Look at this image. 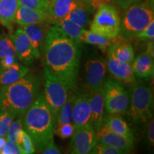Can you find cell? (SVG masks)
<instances>
[{"mask_svg":"<svg viewBox=\"0 0 154 154\" xmlns=\"http://www.w3.org/2000/svg\"><path fill=\"white\" fill-rule=\"evenodd\" d=\"M74 126L72 123L57 125L54 130V134L57 135L62 139L72 137L74 132Z\"/></svg>","mask_w":154,"mask_h":154,"instance_id":"d6a6232c","label":"cell"},{"mask_svg":"<svg viewBox=\"0 0 154 154\" xmlns=\"http://www.w3.org/2000/svg\"><path fill=\"white\" fill-rule=\"evenodd\" d=\"M29 71V67L18 62L14 63L8 68L0 70V86H7L16 82L26 76Z\"/></svg>","mask_w":154,"mask_h":154,"instance_id":"7402d4cb","label":"cell"},{"mask_svg":"<svg viewBox=\"0 0 154 154\" xmlns=\"http://www.w3.org/2000/svg\"><path fill=\"white\" fill-rule=\"evenodd\" d=\"M89 103L91 111L90 123L93 126L94 129L97 131L103 125L105 108L103 88L90 91Z\"/></svg>","mask_w":154,"mask_h":154,"instance_id":"9a60e30c","label":"cell"},{"mask_svg":"<svg viewBox=\"0 0 154 154\" xmlns=\"http://www.w3.org/2000/svg\"><path fill=\"white\" fill-rule=\"evenodd\" d=\"M120 14L113 4H104L96 9L90 31L113 39L120 34Z\"/></svg>","mask_w":154,"mask_h":154,"instance_id":"8992f818","label":"cell"},{"mask_svg":"<svg viewBox=\"0 0 154 154\" xmlns=\"http://www.w3.org/2000/svg\"><path fill=\"white\" fill-rule=\"evenodd\" d=\"M88 11L83 6L78 2L76 7L70 11L66 17V19H69L75 24L79 25L81 27L86 29L91 24Z\"/></svg>","mask_w":154,"mask_h":154,"instance_id":"d4e9b609","label":"cell"},{"mask_svg":"<svg viewBox=\"0 0 154 154\" xmlns=\"http://www.w3.org/2000/svg\"><path fill=\"white\" fill-rule=\"evenodd\" d=\"M45 67L71 89L78 79L81 45L60 28L50 26L43 45Z\"/></svg>","mask_w":154,"mask_h":154,"instance_id":"6da1fadb","label":"cell"},{"mask_svg":"<svg viewBox=\"0 0 154 154\" xmlns=\"http://www.w3.org/2000/svg\"><path fill=\"white\" fill-rule=\"evenodd\" d=\"M49 24V23L46 22L40 24H28L21 26L29 38L32 45L38 51H41L43 49L46 35L50 27Z\"/></svg>","mask_w":154,"mask_h":154,"instance_id":"d6986e66","label":"cell"},{"mask_svg":"<svg viewBox=\"0 0 154 154\" xmlns=\"http://www.w3.org/2000/svg\"><path fill=\"white\" fill-rule=\"evenodd\" d=\"M16 116L9 111H2L0 113V136H6L10 124Z\"/></svg>","mask_w":154,"mask_h":154,"instance_id":"4dcf8cb0","label":"cell"},{"mask_svg":"<svg viewBox=\"0 0 154 154\" xmlns=\"http://www.w3.org/2000/svg\"><path fill=\"white\" fill-rule=\"evenodd\" d=\"M153 94L151 87L143 82H134L131 89L128 114L136 124L147 123L153 118Z\"/></svg>","mask_w":154,"mask_h":154,"instance_id":"277c9868","label":"cell"},{"mask_svg":"<svg viewBox=\"0 0 154 154\" xmlns=\"http://www.w3.org/2000/svg\"><path fill=\"white\" fill-rule=\"evenodd\" d=\"M51 0H19V6L39 11L47 15L48 7Z\"/></svg>","mask_w":154,"mask_h":154,"instance_id":"f1b7e54d","label":"cell"},{"mask_svg":"<svg viewBox=\"0 0 154 154\" xmlns=\"http://www.w3.org/2000/svg\"><path fill=\"white\" fill-rule=\"evenodd\" d=\"M18 57L15 55H8L0 59V70L7 69L17 62Z\"/></svg>","mask_w":154,"mask_h":154,"instance_id":"74e56055","label":"cell"},{"mask_svg":"<svg viewBox=\"0 0 154 154\" xmlns=\"http://www.w3.org/2000/svg\"><path fill=\"white\" fill-rule=\"evenodd\" d=\"M113 131L134 138V136L127 123L117 114H109L103 117V125Z\"/></svg>","mask_w":154,"mask_h":154,"instance_id":"603a6c76","label":"cell"},{"mask_svg":"<svg viewBox=\"0 0 154 154\" xmlns=\"http://www.w3.org/2000/svg\"><path fill=\"white\" fill-rule=\"evenodd\" d=\"M89 153L94 154H122L126 153L124 151H121L113 146L106 145V144L96 142L93 149L90 151Z\"/></svg>","mask_w":154,"mask_h":154,"instance_id":"1f68e13d","label":"cell"},{"mask_svg":"<svg viewBox=\"0 0 154 154\" xmlns=\"http://www.w3.org/2000/svg\"><path fill=\"white\" fill-rule=\"evenodd\" d=\"M138 41H147L154 38V19L143 31L135 36Z\"/></svg>","mask_w":154,"mask_h":154,"instance_id":"d590c367","label":"cell"},{"mask_svg":"<svg viewBox=\"0 0 154 154\" xmlns=\"http://www.w3.org/2000/svg\"><path fill=\"white\" fill-rule=\"evenodd\" d=\"M17 118L16 120L13 121L9 126L6 137L8 140L19 144L21 137H22L23 130H24L22 126L23 118H20V117H17Z\"/></svg>","mask_w":154,"mask_h":154,"instance_id":"83f0119b","label":"cell"},{"mask_svg":"<svg viewBox=\"0 0 154 154\" xmlns=\"http://www.w3.org/2000/svg\"><path fill=\"white\" fill-rule=\"evenodd\" d=\"M149 124L147 126V140L150 146L153 147L154 145V121L151 118L148 121Z\"/></svg>","mask_w":154,"mask_h":154,"instance_id":"f35d334b","label":"cell"},{"mask_svg":"<svg viewBox=\"0 0 154 154\" xmlns=\"http://www.w3.org/2000/svg\"><path fill=\"white\" fill-rule=\"evenodd\" d=\"M104 108L109 114H123L127 112L130 103V96L120 82L109 79L103 85Z\"/></svg>","mask_w":154,"mask_h":154,"instance_id":"ba28073f","label":"cell"},{"mask_svg":"<svg viewBox=\"0 0 154 154\" xmlns=\"http://www.w3.org/2000/svg\"><path fill=\"white\" fill-rule=\"evenodd\" d=\"M125 10L121 19L120 35L126 39L134 38L154 19L153 9L143 0L133 3Z\"/></svg>","mask_w":154,"mask_h":154,"instance_id":"5b68a950","label":"cell"},{"mask_svg":"<svg viewBox=\"0 0 154 154\" xmlns=\"http://www.w3.org/2000/svg\"><path fill=\"white\" fill-rule=\"evenodd\" d=\"M146 3L151 7V9H153V5H154V0H145Z\"/></svg>","mask_w":154,"mask_h":154,"instance_id":"7bdbcfd3","label":"cell"},{"mask_svg":"<svg viewBox=\"0 0 154 154\" xmlns=\"http://www.w3.org/2000/svg\"><path fill=\"white\" fill-rule=\"evenodd\" d=\"M19 145L20 146L21 149H22L23 153L24 154L34 153L36 151L32 138L29 136L27 133L25 132L24 130H23L22 137H21Z\"/></svg>","mask_w":154,"mask_h":154,"instance_id":"e575fe53","label":"cell"},{"mask_svg":"<svg viewBox=\"0 0 154 154\" xmlns=\"http://www.w3.org/2000/svg\"><path fill=\"white\" fill-rule=\"evenodd\" d=\"M75 96L76 95L69 90L66 101L59 111L56 126L57 125L72 123V108Z\"/></svg>","mask_w":154,"mask_h":154,"instance_id":"4316f807","label":"cell"},{"mask_svg":"<svg viewBox=\"0 0 154 154\" xmlns=\"http://www.w3.org/2000/svg\"><path fill=\"white\" fill-rule=\"evenodd\" d=\"M111 1H112L113 4H116L122 9H126L127 7H129L133 3L142 1V0H111Z\"/></svg>","mask_w":154,"mask_h":154,"instance_id":"60d3db41","label":"cell"},{"mask_svg":"<svg viewBox=\"0 0 154 154\" xmlns=\"http://www.w3.org/2000/svg\"><path fill=\"white\" fill-rule=\"evenodd\" d=\"M7 137L6 136H0V153L2 151L3 147L5 146L6 142H7Z\"/></svg>","mask_w":154,"mask_h":154,"instance_id":"b9f144b4","label":"cell"},{"mask_svg":"<svg viewBox=\"0 0 154 154\" xmlns=\"http://www.w3.org/2000/svg\"><path fill=\"white\" fill-rule=\"evenodd\" d=\"M108 53L123 62L132 63L134 59V51L131 44L120 34L111 39L110 46L108 48Z\"/></svg>","mask_w":154,"mask_h":154,"instance_id":"2e32d148","label":"cell"},{"mask_svg":"<svg viewBox=\"0 0 154 154\" xmlns=\"http://www.w3.org/2000/svg\"><path fill=\"white\" fill-rule=\"evenodd\" d=\"M54 25L60 28L69 38H72L73 41H74L77 44L81 45L82 37L86 30V29L81 27L79 25L76 24L66 18L58 21V22L54 23Z\"/></svg>","mask_w":154,"mask_h":154,"instance_id":"cb8c5ba5","label":"cell"},{"mask_svg":"<svg viewBox=\"0 0 154 154\" xmlns=\"http://www.w3.org/2000/svg\"><path fill=\"white\" fill-rule=\"evenodd\" d=\"M106 67L113 79L119 82L125 84H133L136 82L131 63L119 61L109 53H108Z\"/></svg>","mask_w":154,"mask_h":154,"instance_id":"5bb4252c","label":"cell"},{"mask_svg":"<svg viewBox=\"0 0 154 154\" xmlns=\"http://www.w3.org/2000/svg\"><path fill=\"white\" fill-rule=\"evenodd\" d=\"M82 42L95 45L99 47V49L103 52H106L110 46L111 39L100 35L99 34L94 33L90 30H86L82 37Z\"/></svg>","mask_w":154,"mask_h":154,"instance_id":"484cf974","label":"cell"},{"mask_svg":"<svg viewBox=\"0 0 154 154\" xmlns=\"http://www.w3.org/2000/svg\"><path fill=\"white\" fill-rule=\"evenodd\" d=\"M23 129L33 141L34 148L41 153L45 146L54 141V121L44 91L37 98L22 119Z\"/></svg>","mask_w":154,"mask_h":154,"instance_id":"7a4b0ae2","label":"cell"},{"mask_svg":"<svg viewBox=\"0 0 154 154\" xmlns=\"http://www.w3.org/2000/svg\"><path fill=\"white\" fill-rule=\"evenodd\" d=\"M44 96L51 111L56 128L59 111L66 102L70 89L46 67H44Z\"/></svg>","mask_w":154,"mask_h":154,"instance_id":"52a82bcc","label":"cell"},{"mask_svg":"<svg viewBox=\"0 0 154 154\" xmlns=\"http://www.w3.org/2000/svg\"><path fill=\"white\" fill-rule=\"evenodd\" d=\"M70 142V153L74 154L89 153L96 145V131L91 123L74 130Z\"/></svg>","mask_w":154,"mask_h":154,"instance_id":"9c48e42d","label":"cell"},{"mask_svg":"<svg viewBox=\"0 0 154 154\" xmlns=\"http://www.w3.org/2000/svg\"><path fill=\"white\" fill-rule=\"evenodd\" d=\"M97 142L116 148L125 153L134 149V138L119 134L103 126L96 131Z\"/></svg>","mask_w":154,"mask_h":154,"instance_id":"7c38bea8","label":"cell"},{"mask_svg":"<svg viewBox=\"0 0 154 154\" xmlns=\"http://www.w3.org/2000/svg\"><path fill=\"white\" fill-rule=\"evenodd\" d=\"M8 55L17 56L11 38L6 34L0 35V59Z\"/></svg>","mask_w":154,"mask_h":154,"instance_id":"f546056e","label":"cell"},{"mask_svg":"<svg viewBox=\"0 0 154 154\" xmlns=\"http://www.w3.org/2000/svg\"><path fill=\"white\" fill-rule=\"evenodd\" d=\"M9 38L12 42L17 57L19 60L31 62L34 59L40 57V51L33 47L29 38L22 28L17 29L14 33H11Z\"/></svg>","mask_w":154,"mask_h":154,"instance_id":"30bf717a","label":"cell"},{"mask_svg":"<svg viewBox=\"0 0 154 154\" xmlns=\"http://www.w3.org/2000/svg\"><path fill=\"white\" fill-rule=\"evenodd\" d=\"M106 69V61L101 58L91 59L86 62V83L90 91H96L103 87Z\"/></svg>","mask_w":154,"mask_h":154,"instance_id":"8fae6325","label":"cell"},{"mask_svg":"<svg viewBox=\"0 0 154 154\" xmlns=\"http://www.w3.org/2000/svg\"><path fill=\"white\" fill-rule=\"evenodd\" d=\"M19 7V0H0V23L10 33L13 32V24Z\"/></svg>","mask_w":154,"mask_h":154,"instance_id":"ffe728a7","label":"cell"},{"mask_svg":"<svg viewBox=\"0 0 154 154\" xmlns=\"http://www.w3.org/2000/svg\"><path fill=\"white\" fill-rule=\"evenodd\" d=\"M91 14H94L100 6L104 4H113L111 0H77Z\"/></svg>","mask_w":154,"mask_h":154,"instance_id":"836d02e7","label":"cell"},{"mask_svg":"<svg viewBox=\"0 0 154 154\" xmlns=\"http://www.w3.org/2000/svg\"><path fill=\"white\" fill-rule=\"evenodd\" d=\"M47 22V15L28 7L19 6L17 9L15 23L20 26L28 24H40Z\"/></svg>","mask_w":154,"mask_h":154,"instance_id":"44dd1931","label":"cell"},{"mask_svg":"<svg viewBox=\"0 0 154 154\" xmlns=\"http://www.w3.org/2000/svg\"><path fill=\"white\" fill-rule=\"evenodd\" d=\"M90 118L89 94H79L75 96L72 108V123L75 129L88 124Z\"/></svg>","mask_w":154,"mask_h":154,"instance_id":"4fadbf2b","label":"cell"},{"mask_svg":"<svg viewBox=\"0 0 154 154\" xmlns=\"http://www.w3.org/2000/svg\"><path fill=\"white\" fill-rule=\"evenodd\" d=\"M135 78L149 80L153 78L154 73L153 56L147 51L140 54L131 63Z\"/></svg>","mask_w":154,"mask_h":154,"instance_id":"ac0fdd59","label":"cell"},{"mask_svg":"<svg viewBox=\"0 0 154 154\" xmlns=\"http://www.w3.org/2000/svg\"><path fill=\"white\" fill-rule=\"evenodd\" d=\"M41 153L44 154H59L61 153V151L59 148L55 145L54 142L51 141L45 146Z\"/></svg>","mask_w":154,"mask_h":154,"instance_id":"ab89813d","label":"cell"},{"mask_svg":"<svg viewBox=\"0 0 154 154\" xmlns=\"http://www.w3.org/2000/svg\"><path fill=\"white\" fill-rule=\"evenodd\" d=\"M22 149L18 143L14 142L7 140L5 146L3 147L1 154H22Z\"/></svg>","mask_w":154,"mask_h":154,"instance_id":"8d00e7d4","label":"cell"},{"mask_svg":"<svg viewBox=\"0 0 154 154\" xmlns=\"http://www.w3.org/2000/svg\"><path fill=\"white\" fill-rule=\"evenodd\" d=\"M77 5V0H51L47 11V22L54 24L66 18Z\"/></svg>","mask_w":154,"mask_h":154,"instance_id":"e0dca14e","label":"cell"},{"mask_svg":"<svg viewBox=\"0 0 154 154\" xmlns=\"http://www.w3.org/2000/svg\"><path fill=\"white\" fill-rule=\"evenodd\" d=\"M40 85L39 77L27 74L13 84L0 86L1 111L23 118L39 94Z\"/></svg>","mask_w":154,"mask_h":154,"instance_id":"3957f363","label":"cell"}]
</instances>
